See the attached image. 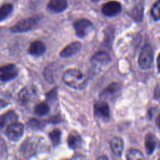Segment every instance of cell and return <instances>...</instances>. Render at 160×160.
I'll return each mask as SVG.
<instances>
[{"label": "cell", "mask_w": 160, "mask_h": 160, "mask_svg": "<svg viewBox=\"0 0 160 160\" xmlns=\"http://www.w3.org/2000/svg\"><path fill=\"white\" fill-rule=\"evenodd\" d=\"M62 79L67 86L78 90L84 89L88 84L87 78L78 69H68L64 72Z\"/></svg>", "instance_id": "obj_1"}, {"label": "cell", "mask_w": 160, "mask_h": 160, "mask_svg": "<svg viewBox=\"0 0 160 160\" xmlns=\"http://www.w3.org/2000/svg\"><path fill=\"white\" fill-rule=\"evenodd\" d=\"M68 6L66 0H50L47 5L49 10L55 13H59L64 11Z\"/></svg>", "instance_id": "obj_15"}, {"label": "cell", "mask_w": 160, "mask_h": 160, "mask_svg": "<svg viewBox=\"0 0 160 160\" xmlns=\"http://www.w3.org/2000/svg\"><path fill=\"white\" fill-rule=\"evenodd\" d=\"M8 152V148L3 138L0 136V158L6 156Z\"/></svg>", "instance_id": "obj_27"}, {"label": "cell", "mask_w": 160, "mask_h": 160, "mask_svg": "<svg viewBox=\"0 0 160 160\" xmlns=\"http://www.w3.org/2000/svg\"><path fill=\"white\" fill-rule=\"evenodd\" d=\"M24 132V125L18 121H16L9 125L6 130V134L8 138L13 141H17L19 140L23 136Z\"/></svg>", "instance_id": "obj_5"}, {"label": "cell", "mask_w": 160, "mask_h": 160, "mask_svg": "<svg viewBox=\"0 0 160 160\" xmlns=\"http://www.w3.org/2000/svg\"><path fill=\"white\" fill-rule=\"evenodd\" d=\"M154 96L155 98L158 100L159 98V85H158L156 86V88H155V91H154Z\"/></svg>", "instance_id": "obj_30"}, {"label": "cell", "mask_w": 160, "mask_h": 160, "mask_svg": "<svg viewBox=\"0 0 160 160\" xmlns=\"http://www.w3.org/2000/svg\"><path fill=\"white\" fill-rule=\"evenodd\" d=\"M49 112V106L44 102L38 104L34 108V112L38 116H42L48 114Z\"/></svg>", "instance_id": "obj_22"}, {"label": "cell", "mask_w": 160, "mask_h": 160, "mask_svg": "<svg viewBox=\"0 0 160 160\" xmlns=\"http://www.w3.org/2000/svg\"><path fill=\"white\" fill-rule=\"evenodd\" d=\"M28 124L31 128L33 129H41L44 126V123L36 118H31L29 120Z\"/></svg>", "instance_id": "obj_26"}, {"label": "cell", "mask_w": 160, "mask_h": 160, "mask_svg": "<svg viewBox=\"0 0 160 160\" xmlns=\"http://www.w3.org/2000/svg\"><path fill=\"white\" fill-rule=\"evenodd\" d=\"M18 119L17 114L12 110L1 114L0 116V131H2L11 124L18 121Z\"/></svg>", "instance_id": "obj_11"}, {"label": "cell", "mask_w": 160, "mask_h": 160, "mask_svg": "<svg viewBox=\"0 0 160 160\" xmlns=\"http://www.w3.org/2000/svg\"><path fill=\"white\" fill-rule=\"evenodd\" d=\"M36 149V145L34 139L28 138L21 144L19 148V152L24 156H30L35 153Z\"/></svg>", "instance_id": "obj_13"}, {"label": "cell", "mask_w": 160, "mask_h": 160, "mask_svg": "<svg viewBox=\"0 0 160 160\" xmlns=\"http://www.w3.org/2000/svg\"><path fill=\"white\" fill-rule=\"evenodd\" d=\"M144 144L147 154L148 155L152 154L154 152L157 145L156 138L155 135L151 132L147 134L145 136Z\"/></svg>", "instance_id": "obj_18"}, {"label": "cell", "mask_w": 160, "mask_h": 160, "mask_svg": "<svg viewBox=\"0 0 160 160\" xmlns=\"http://www.w3.org/2000/svg\"><path fill=\"white\" fill-rule=\"evenodd\" d=\"M159 56L158 55V58H157V66H158V71H159Z\"/></svg>", "instance_id": "obj_31"}, {"label": "cell", "mask_w": 160, "mask_h": 160, "mask_svg": "<svg viewBox=\"0 0 160 160\" xmlns=\"http://www.w3.org/2000/svg\"><path fill=\"white\" fill-rule=\"evenodd\" d=\"M153 59V51L151 46L148 44H144L140 51L138 58L139 68L143 70L149 69L152 66Z\"/></svg>", "instance_id": "obj_2"}, {"label": "cell", "mask_w": 160, "mask_h": 160, "mask_svg": "<svg viewBox=\"0 0 160 160\" xmlns=\"http://www.w3.org/2000/svg\"><path fill=\"white\" fill-rule=\"evenodd\" d=\"M46 50V47L45 44L39 40H36L32 42L28 49V52L35 56H39L42 55Z\"/></svg>", "instance_id": "obj_14"}, {"label": "cell", "mask_w": 160, "mask_h": 160, "mask_svg": "<svg viewBox=\"0 0 160 160\" xmlns=\"http://www.w3.org/2000/svg\"><path fill=\"white\" fill-rule=\"evenodd\" d=\"M38 23V20L35 18H28L18 21L11 28L13 32H24L34 28Z\"/></svg>", "instance_id": "obj_4"}, {"label": "cell", "mask_w": 160, "mask_h": 160, "mask_svg": "<svg viewBox=\"0 0 160 160\" xmlns=\"http://www.w3.org/2000/svg\"><path fill=\"white\" fill-rule=\"evenodd\" d=\"M67 142L68 146L72 149H76L80 148L82 143L81 136L76 131L71 132L68 137Z\"/></svg>", "instance_id": "obj_17"}, {"label": "cell", "mask_w": 160, "mask_h": 160, "mask_svg": "<svg viewBox=\"0 0 160 160\" xmlns=\"http://www.w3.org/2000/svg\"><path fill=\"white\" fill-rule=\"evenodd\" d=\"M18 74V69L14 64H9L0 68V79L8 81L14 79Z\"/></svg>", "instance_id": "obj_7"}, {"label": "cell", "mask_w": 160, "mask_h": 160, "mask_svg": "<svg viewBox=\"0 0 160 160\" xmlns=\"http://www.w3.org/2000/svg\"><path fill=\"white\" fill-rule=\"evenodd\" d=\"M46 98L49 100H54L57 98V89L56 88H53L50 91L46 94Z\"/></svg>", "instance_id": "obj_28"}, {"label": "cell", "mask_w": 160, "mask_h": 160, "mask_svg": "<svg viewBox=\"0 0 160 160\" xmlns=\"http://www.w3.org/2000/svg\"><path fill=\"white\" fill-rule=\"evenodd\" d=\"M126 158L129 160L144 159V157L141 151L136 149H129L126 153Z\"/></svg>", "instance_id": "obj_23"}, {"label": "cell", "mask_w": 160, "mask_h": 160, "mask_svg": "<svg viewBox=\"0 0 160 160\" xmlns=\"http://www.w3.org/2000/svg\"><path fill=\"white\" fill-rule=\"evenodd\" d=\"M130 16L137 22L142 21L144 16V6L142 3H139L132 8L130 11Z\"/></svg>", "instance_id": "obj_20"}, {"label": "cell", "mask_w": 160, "mask_h": 160, "mask_svg": "<svg viewBox=\"0 0 160 160\" xmlns=\"http://www.w3.org/2000/svg\"><path fill=\"white\" fill-rule=\"evenodd\" d=\"M122 9L121 3L118 1H111L105 3L101 9L102 14L106 16H114L118 14Z\"/></svg>", "instance_id": "obj_8"}, {"label": "cell", "mask_w": 160, "mask_h": 160, "mask_svg": "<svg viewBox=\"0 0 160 160\" xmlns=\"http://www.w3.org/2000/svg\"><path fill=\"white\" fill-rule=\"evenodd\" d=\"M49 138H50L51 142L54 146H57L61 141V131L60 129L56 128L52 130L49 133Z\"/></svg>", "instance_id": "obj_21"}, {"label": "cell", "mask_w": 160, "mask_h": 160, "mask_svg": "<svg viewBox=\"0 0 160 160\" xmlns=\"http://www.w3.org/2000/svg\"><path fill=\"white\" fill-rule=\"evenodd\" d=\"M94 114L96 118L103 121H107L110 117L109 107L104 100L96 102L94 105Z\"/></svg>", "instance_id": "obj_6"}, {"label": "cell", "mask_w": 160, "mask_h": 160, "mask_svg": "<svg viewBox=\"0 0 160 160\" xmlns=\"http://www.w3.org/2000/svg\"><path fill=\"white\" fill-rule=\"evenodd\" d=\"M110 147L113 154L118 156H121L124 150L123 140L119 137H114L110 141Z\"/></svg>", "instance_id": "obj_16"}, {"label": "cell", "mask_w": 160, "mask_h": 160, "mask_svg": "<svg viewBox=\"0 0 160 160\" xmlns=\"http://www.w3.org/2000/svg\"><path fill=\"white\" fill-rule=\"evenodd\" d=\"M111 58L108 52L104 51H100L96 52L91 58V62L95 66H102L108 64Z\"/></svg>", "instance_id": "obj_9"}, {"label": "cell", "mask_w": 160, "mask_h": 160, "mask_svg": "<svg viewBox=\"0 0 160 160\" xmlns=\"http://www.w3.org/2000/svg\"><path fill=\"white\" fill-rule=\"evenodd\" d=\"M98 159H108V158H107V157H106L105 156H102L99 157Z\"/></svg>", "instance_id": "obj_32"}, {"label": "cell", "mask_w": 160, "mask_h": 160, "mask_svg": "<svg viewBox=\"0 0 160 160\" xmlns=\"http://www.w3.org/2000/svg\"><path fill=\"white\" fill-rule=\"evenodd\" d=\"M92 1H94V2H97V1H99V0H92Z\"/></svg>", "instance_id": "obj_33"}, {"label": "cell", "mask_w": 160, "mask_h": 160, "mask_svg": "<svg viewBox=\"0 0 160 160\" xmlns=\"http://www.w3.org/2000/svg\"><path fill=\"white\" fill-rule=\"evenodd\" d=\"M81 43L79 41H74L64 47L59 53L61 58H66L77 54L81 49Z\"/></svg>", "instance_id": "obj_10"}, {"label": "cell", "mask_w": 160, "mask_h": 160, "mask_svg": "<svg viewBox=\"0 0 160 160\" xmlns=\"http://www.w3.org/2000/svg\"><path fill=\"white\" fill-rule=\"evenodd\" d=\"M159 9H160V1L157 0L151 9V14L154 21H158L160 19L159 15Z\"/></svg>", "instance_id": "obj_25"}, {"label": "cell", "mask_w": 160, "mask_h": 160, "mask_svg": "<svg viewBox=\"0 0 160 160\" xmlns=\"http://www.w3.org/2000/svg\"><path fill=\"white\" fill-rule=\"evenodd\" d=\"M13 6L11 4H4L0 7V21L4 20L11 13Z\"/></svg>", "instance_id": "obj_24"}, {"label": "cell", "mask_w": 160, "mask_h": 160, "mask_svg": "<svg viewBox=\"0 0 160 160\" xmlns=\"http://www.w3.org/2000/svg\"><path fill=\"white\" fill-rule=\"evenodd\" d=\"M121 90V86L118 82H112L103 89L99 96L101 99H111L118 94Z\"/></svg>", "instance_id": "obj_12"}, {"label": "cell", "mask_w": 160, "mask_h": 160, "mask_svg": "<svg viewBox=\"0 0 160 160\" xmlns=\"http://www.w3.org/2000/svg\"><path fill=\"white\" fill-rule=\"evenodd\" d=\"M36 95V91L33 88H25L22 89L19 94V100L22 104H26L29 101Z\"/></svg>", "instance_id": "obj_19"}, {"label": "cell", "mask_w": 160, "mask_h": 160, "mask_svg": "<svg viewBox=\"0 0 160 160\" xmlns=\"http://www.w3.org/2000/svg\"><path fill=\"white\" fill-rule=\"evenodd\" d=\"M61 120V117L59 116V115H56V116L52 117L51 118H49L48 122H51V123L56 124V123L60 122Z\"/></svg>", "instance_id": "obj_29"}, {"label": "cell", "mask_w": 160, "mask_h": 160, "mask_svg": "<svg viewBox=\"0 0 160 160\" xmlns=\"http://www.w3.org/2000/svg\"><path fill=\"white\" fill-rule=\"evenodd\" d=\"M73 28L76 36L79 38H83L93 28V24L87 19H80L74 21Z\"/></svg>", "instance_id": "obj_3"}]
</instances>
